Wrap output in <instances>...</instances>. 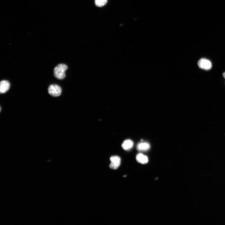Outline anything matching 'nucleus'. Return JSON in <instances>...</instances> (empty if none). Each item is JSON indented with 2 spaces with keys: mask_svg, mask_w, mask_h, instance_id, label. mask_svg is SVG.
<instances>
[{
  "mask_svg": "<svg viewBox=\"0 0 225 225\" xmlns=\"http://www.w3.org/2000/svg\"><path fill=\"white\" fill-rule=\"evenodd\" d=\"M68 69L67 66L64 64H60L57 65L54 69V75L57 79L62 80L66 76L65 71Z\"/></svg>",
  "mask_w": 225,
  "mask_h": 225,
  "instance_id": "obj_1",
  "label": "nucleus"
},
{
  "mask_svg": "<svg viewBox=\"0 0 225 225\" xmlns=\"http://www.w3.org/2000/svg\"><path fill=\"white\" fill-rule=\"evenodd\" d=\"M49 93L53 97H58L60 96L62 92V89L58 85H52L49 86L48 89Z\"/></svg>",
  "mask_w": 225,
  "mask_h": 225,
  "instance_id": "obj_2",
  "label": "nucleus"
},
{
  "mask_svg": "<svg viewBox=\"0 0 225 225\" xmlns=\"http://www.w3.org/2000/svg\"><path fill=\"white\" fill-rule=\"evenodd\" d=\"M198 65L200 68L206 70L210 69L212 66L210 61L204 58L200 59L198 61Z\"/></svg>",
  "mask_w": 225,
  "mask_h": 225,
  "instance_id": "obj_3",
  "label": "nucleus"
},
{
  "mask_svg": "<svg viewBox=\"0 0 225 225\" xmlns=\"http://www.w3.org/2000/svg\"><path fill=\"white\" fill-rule=\"evenodd\" d=\"M110 160L111 162L109 166L110 168L113 170L117 169L120 165V158L117 156H113L110 157Z\"/></svg>",
  "mask_w": 225,
  "mask_h": 225,
  "instance_id": "obj_4",
  "label": "nucleus"
},
{
  "mask_svg": "<svg viewBox=\"0 0 225 225\" xmlns=\"http://www.w3.org/2000/svg\"><path fill=\"white\" fill-rule=\"evenodd\" d=\"M10 84L7 80H4L1 81L0 83V92L1 94L5 93L9 90Z\"/></svg>",
  "mask_w": 225,
  "mask_h": 225,
  "instance_id": "obj_5",
  "label": "nucleus"
},
{
  "mask_svg": "<svg viewBox=\"0 0 225 225\" xmlns=\"http://www.w3.org/2000/svg\"><path fill=\"white\" fill-rule=\"evenodd\" d=\"M137 150L141 151H146L150 148V145L147 142H141L139 143L137 146Z\"/></svg>",
  "mask_w": 225,
  "mask_h": 225,
  "instance_id": "obj_6",
  "label": "nucleus"
},
{
  "mask_svg": "<svg viewBox=\"0 0 225 225\" xmlns=\"http://www.w3.org/2000/svg\"><path fill=\"white\" fill-rule=\"evenodd\" d=\"M134 146V143L130 139L125 140L122 145V146L125 150H129L131 149Z\"/></svg>",
  "mask_w": 225,
  "mask_h": 225,
  "instance_id": "obj_7",
  "label": "nucleus"
},
{
  "mask_svg": "<svg viewBox=\"0 0 225 225\" xmlns=\"http://www.w3.org/2000/svg\"><path fill=\"white\" fill-rule=\"evenodd\" d=\"M136 160L137 162L142 164H146L149 161L148 157L142 153H139L136 156Z\"/></svg>",
  "mask_w": 225,
  "mask_h": 225,
  "instance_id": "obj_8",
  "label": "nucleus"
},
{
  "mask_svg": "<svg viewBox=\"0 0 225 225\" xmlns=\"http://www.w3.org/2000/svg\"><path fill=\"white\" fill-rule=\"evenodd\" d=\"M107 0H95V4L99 7H101L105 5L107 3Z\"/></svg>",
  "mask_w": 225,
  "mask_h": 225,
  "instance_id": "obj_9",
  "label": "nucleus"
},
{
  "mask_svg": "<svg viewBox=\"0 0 225 225\" xmlns=\"http://www.w3.org/2000/svg\"><path fill=\"white\" fill-rule=\"evenodd\" d=\"M223 77L225 79V72L223 74Z\"/></svg>",
  "mask_w": 225,
  "mask_h": 225,
  "instance_id": "obj_10",
  "label": "nucleus"
}]
</instances>
